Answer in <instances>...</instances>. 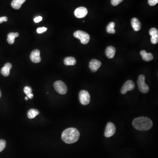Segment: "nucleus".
I'll use <instances>...</instances> for the list:
<instances>
[{
	"label": "nucleus",
	"mask_w": 158,
	"mask_h": 158,
	"mask_svg": "<svg viewBox=\"0 0 158 158\" xmlns=\"http://www.w3.org/2000/svg\"><path fill=\"white\" fill-rule=\"evenodd\" d=\"M140 54L142 57V59L144 61L149 62L153 59V56L151 53H147L146 51L142 50L141 51Z\"/></svg>",
	"instance_id": "nucleus-15"
},
{
	"label": "nucleus",
	"mask_w": 158,
	"mask_h": 158,
	"mask_svg": "<svg viewBox=\"0 0 158 158\" xmlns=\"http://www.w3.org/2000/svg\"><path fill=\"white\" fill-rule=\"evenodd\" d=\"M47 28L45 27H43L38 28V29H37V31L38 33H41L45 32L47 31Z\"/></svg>",
	"instance_id": "nucleus-25"
},
{
	"label": "nucleus",
	"mask_w": 158,
	"mask_h": 158,
	"mask_svg": "<svg viewBox=\"0 0 158 158\" xmlns=\"http://www.w3.org/2000/svg\"><path fill=\"white\" fill-rule=\"evenodd\" d=\"M131 23L133 28L135 31H139L141 27V23L137 18H133L131 20Z\"/></svg>",
	"instance_id": "nucleus-14"
},
{
	"label": "nucleus",
	"mask_w": 158,
	"mask_h": 158,
	"mask_svg": "<svg viewBox=\"0 0 158 158\" xmlns=\"http://www.w3.org/2000/svg\"><path fill=\"white\" fill-rule=\"evenodd\" d=\"M158 3V0H148V3L150 6H154Z\"/></svg>",
	"instance_id": "nucleus-26"
},
{
	"label": "nucleus",
	"mask_w": 158,
	"mask_h": 158,
	"mask_svg": "<svg viewBox=\"0 0 158 158\" xmlns=\"http://www.w3.org/2000/svg\"><path fill=\"white\" fill-rule=\"evenodd\" d=\"M12 68V65L11 63H7L4 65L3 67L1 70V73L4 76H9L10 74V69Z\"/></svg>",
	"instance_id": "nucleus-13"
},
{
	"label": "nucleus",
	"mask_w": 158,
	"mask_h": 158,
	"mask_svg": "<svg viewBox=\"0 0 158 158\" xmlns=\"http://www.w3.org/2000/svg\"><path fill=\"white\" fill-rule=\"evenodd\" d=\"M123 1V0H111V4L113 6H116Z\"/></svg>",
	"instance_id": "nucleus-24"
},
{
	"label": "nucleus",
	"mask_w": 158,
	"mask_h": 158,
	"mask_svg": "<svg viewBox=\"0 0 158 158\" xmlns=\"http://www.w3.org/2000/svg\"><path fill=\"white\" fill-rule=\"evenodd\" d=\"M30 59L33 63H37L41 62L40 56V51L39 50L36 49L32 51L30 56Z\"/></svg>",
	"instance_id": "nucleus-10"
},
{
	"label": "nucleus",
	"mask_w": 158,
	"mask_h": 158,
	"mask_svg": "<svg viewBox=\"0 0 158 158\" xmlns=\"http://www.w3.org/2000/svg\"><path fill=\"white\" fill-rule=\"evenodd\" d=\"M102 65V63L99 60L92 59L89 63V68L93 72H95L98 70Z\"/></svg>",
	"instance_id": "nucleus-12"
},
{
	"label": "nucleus",
	"mask_w": 158,
	"mask_h": 158,
	"mask_svg": "<svg viewBox=\"0 0 158 158\" xmlns=\"http://www.w3.org/2000/svg\"><path fill=\"white\" fill-rule=\"evenodd\" d=\"M55 90L58 93L61 95H64L67 92V87L66 84L61 80H58L55 82L54 84Z\"/></svg>",
	"instance_id": "nucleus-5"
},
{
	"label": "nucleus",
	"mask_w": 158,
	"mask_h": 158,
	"mask_svg": "<svg viewBox=\"0 0 158 158\" xmlns=\"http://www.w3.org/2000/svg\"><path fill=\"white\" fill-rule=\"evenodd\" d=\"M115 53V48L113 46H109L106 48L105 54L106 56L109 58H113Z\"/></svg>",
	"instance_id": "nucleus-16"
},
{
	"label": "nucleus",
	"mask_w": 158,
	"mask_h": 158,
	"mask_svg": "<svg viewBox=\"0 0 158 158\" xmlns=\"http://www.w3.org/2000/svg\"><path fill=\"white\" fill-rule=\"evenodd\" d=\"M32 89L30 87L26 86L24 88V92L27 95L28 98L32 99L33 97V95L32 93Z\"/></svg>",
	"instance_id": "nucleus-21"
},
{
	"label": "nucleus",
	"mask_w": 158,
	"mask_h": 158,
	"mask_svg": "<svg viewBox=\"0 0 158 158\" xmlns=\"http://www.w3.org/2000/svg\"><path fill=\"white\" fill-rule=\"evenodd\" d=\"M135 88V84L131 80H127L124 84L121 90V93L123 95L125 94L128 91H132Z\"/></svg>",
	"instance_id": "nucleus-8"
},
{
	"label": "nucleus",
	"mask_w": 158,
	"mask_h": 158,
	"mask_svg": "<svg viewBox=\"0 0 158 158\" xmlns=\"http://www.w3.org/2000/svg\"><path fill=\"white\" fill-rule=\"evenodd\" d=\"M79 100L83 105H86L89 104L90 102V95L89 92L85 90H82L79 92Z\"/></svg>",
	"instance_id": "nucleus-6"
},
{
	"label": "nucleus",
	"mask_w": 158,
	"mask_h": 158,
	"mask_svg": "<svg viewBox=\"0 0 158 158\" xmlns=\"http://www.w3.org/2000/svg\"><path fill=\"white\" fill-rule=\"evenodd\" d=\"M19 36L18 32H10L8 34L7 41L9 44H13L15 42V39Z\"/></svg>",
	"instance_id": "nucleus-18"
},
{
	"label": "nucleus",
	"mask_w": 158,
	"mask_h": 158,
	"mask_svg": "<svg viewBox=\"0 0 158 158\" xmlns=\"http://www.w3.org/2000/svg\"><path fill=\"white\" fill-rule=\"evenodd\" d=\"M150 35L151 36V41L152 44L155 45L157 44L158 42V31L156 28H152L149 32Z\"/></svg>",
	"instance_id": "nucleus-11"
},
{
	"label": "nucleus",
	"mask_w": 158,
	"mask_h": 158,
	"mask_svg": "<svg viewBox=\"0 0 158 158\" xmlns=\"http://www.w3.org/2000/svg\"><path fill=\"white\" fill-rule=\"evenodd\" d=\"M88 11L86 8L84 7H80L77 8L74 11V15L76 18L81 19L84 18L87 15Z\"/></svg>",
	"instance_id": "nucleus-9"
},
{
	"label": "nucleus",
	"mask_w": 158,
	"mask_h": 158,
	"mask_svg": "<svg viewBox=\"0 0 158 158\" xmlns=\"http://www.w3.org/2000/svg\"><path fill=\"white\" fill-rule=\"evenodd\" d=\"M116 127L113 123L110 122L107 123L105 131V136L106 138L112 137L115 133Z\"/></svg>",
	"instance_id": "nucleus-7"
},
{
	"label": "nucleus",
	"mask_w": 158,
	"mask_h": 158,
	"mask_svg": "<svg viewBox=\"0 0 158 158\" xmlns=\"http://www.w3.org/2000/svg\"><path fill=\"white\" fill-rule=\"evenodd\" d=\"M26 0H13L11 3V6L15 9H19Z\"/></svg>",
	"instance_id": "nucleus-17"
},
{
	"label": "nucleus",
	"mask_w": 158,
	"mask_h": 158,
	"mask_svg": "<svg viewBox=\"0 0 158 158\" xmlns=\"http://www.w3.org/2000/svg\"><path fill=\"white\" fill-rule=\"evenodd\" d=\"M115 27V24L114 22H110L106 27V31H107V32L109 33H112V34L115 33V30L114 29Z\"/></svg>",
	"instance_id": "nucleus-22"
},
{
	"label": "nucleus",
	"mask_w": 158,
	"mask_h": 158,
	"mask_svg": "<svg viewBox=\"0 0 158 158\" xmlns=\"http://www.w3.org/2000/svg\"><path fill=\"white\" fill-rule=\"evenodd\" d=\"M145 76L144 75H141L138 79L139 89L143 93H147L149 90V87L145 83Z\"/></svg>",
	"instance_id": "nucleus-4"
},
{
	"label": "nucleus",
	"mask_w": 158,
	"mask_h": 158,
	"mask_svg": "<svg viewBox=\"0 0 158 158\" xmlns=\"http://www.w3.org/2000/svg\"><path fill=\"white\" fill-rule=\"evenodd\" d=\"M42 20V17H41V16H39L34 18V22H36V23H38L40 22Z\"/></svg>",
	"instance_id": "nucleus-27"
},
{
	"label": "nucleus",
	"mask_w": 158,
	"mask_h": 158,
	"mask_svg": "<svg viewBox=\"0 0 158 158\" xmlns=\"http://www.w3.org/2000/svg\"><path fill=\"white\" fill-rule=\"evenodd\" d=\"M80 133L78 130L75 128L70 127L63 131L62 134V139L66 143L73 144L79 140Z\"/></svg>",
	"instance_id": "nucleus-1"
},
{
	"label": "nucleus",
	"mask_w": 158,
	"mask_h": 158,
	"mask_svg": "<svg viewBox=\"0 0 158 158\" xmlns=\"http://www.w3.org/2000/svg\"><path fill=\"white\" fill-rule=\"evenodd\" d=\"M8 20V18L6 16L0 17V23H3L4 22H7Z\"/></svg>",
	"instance_id": "nucleus-28"
},
{
	"label": "nucleus",
	"mask_w": 158,
	"mask_h": 158,
	"mask_svg": "<svg viewBox=\"0 0 158 158\" xmlns=\"http://www.w3.org/2000/svg\"><path fill=\"white\" fill-rule=\"evenodd\" d=\"M25 100H28V97H25Z\"/></svg>",
	"instance_id": "nucleus-29"
},
{
	"label": "nucleus",
	"mask_w": 158,
	"mask_h": 158,
	"mask_svg": "<svg viewBox=\"0 0 158 158\" xmlns=\"http://www.w3.org/2000/svg\"><path fill=\"white\" fill-rule=\"evenodd\" d=\"M6 142L4 140H0V152L2 151L6 147Z\"/></svg>",
	"instance_id": "nucleus-23"
},
{
	"label": "nucleus",
	"mask_w": 158,
	"mask_h": 158,
	"mask_svg": "<svg viewBox=\"0 0 158 158\" xmlns=\"http://www.w3.org/2000/svg\"><path fill=\"white\" fill-rule=\"evenodd\" d=\"M39 112L36 109H30L27 113V116L29 119H32L35 118L37 115L39 114Z\"/></svg>",
	"instance_id": "nucleus-20"
},
{
	"label": "nucleus",
	"mask_w": 158,
	"mask_h": 158,
	"mask_svg": "<svg viewBox=\"0 0 158 158\" xmlns=\"http://www.w3.org/2000/svg\"><path fill=\"white\" fill-rule=\"evenodd\" d=\"M133 125L137 130L146 131L150 130L152 127L153 123L149 118L141 116L135 118L133 121Z\"/></svg>",
	"instance_id": "nucleus-2"
},
{
	"label": "nucleus",
	"mask_w": 158,
	"mask_h": 158,
	"mask_svg": "<svg viewBox=\"0 0 158 158\" xmlns=\"http://www.w3.org/2000/svg\"><path fill=\"white\" fill-rule=\"evenodd\" d=\"M64 63L66 66H74L76 64L75 58L73 57H68L64 59Z\"/></svg>",
	"instance_id": "nucleus-19"
},
{
	"label": "nucleus",
	"mask_w": 158,
	"mask_h": 158,
	"mask_svg": "<svg viewBox=\"0 0 158 158\" xmlns=\"http://www.w3.org/2000/svg\"><path fill=\"white\" fill-rule=\"evenodd\" d=\"M75 38L80 40V42L84 45L87 44L90 40V35L85 32L77 30L74 34Z\"/></svg>",
	"instance_id": "nucleus-3"
},
{
	"label": "nucleus",
	"mask_w": 158,
	"mask_h": 158,
	"mask_svg": "<svg viewBox=\"0 0 158 158\" xmlns=\"http://www.w3.org/2000/svg\"><path fill=\"white\" fill-rule=\"evenodd\" d=\"M1 91L0 90V98H1Z\"/></svg>",
	"instance_id": "nucleus-30"
}]
</instances>
